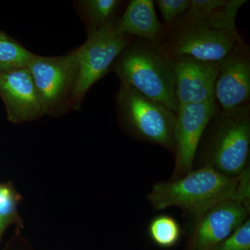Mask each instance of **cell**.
<instances>
[{
    "mask_svg": "<svg viewBox=\"0 0 250 250\" xmlns=\"http://www.w3.org/2000/svg\"><path fill=\"white\" fill-rule=\"evenodd\" d=\"M246 0H228L209 17L188 20L181 17L169 26L160 45L168 56H188L218 62L243 39L236 28V17Z\"/></svg>",
    "mask_w": 250,
    "mask_h": 250,
    "instance_id": "1",
    "label": "cell"
},
{
    "mask_svg": "<svg viewBox=\"0 0 250 250\" xmlns=\"http://www.w3.org/2000/svg\"><path fill=\"white\" fill-rule=\"evenodd\" d=\"M238 180L210 166H199L180 178L154 184L147 200L154 210L178 207L195 221L218 204L236 201Z\"/></svg>",
    "mask_w": 250,
    "mask_h": 250,
    "instance_id": "2",
    "label": "cell"
},
{
    "mask_svg": "<svg viewBox=\"0 0 250 250\" xmlns=\"http://www.w3.org/2000/svg\"><path fill=\"white\" fill-rule=\"evenodd\" d=\"M250 150L249 104L219 109L204 133L196 156L199 166H210L225 175L237 177L250 166Z\"/></svg>",
    "mask_w": 250,
    "mask_h": 250,
    "instance_id": "3",
    "label": "cell"
},
{
    "mask_svg": "<svg viewBox=\"0 0 250 250\" xmlns=\"http://www.w3.org/2000/svg\"><path fill=\"white\" fill-rule=\"evenodd\" d=\"M113 65L121 83L132 87L171 111H178L170 59L160 43L143 39L130 41Z\"/></svg>",
    "mask_w": 250,
    "mask_h": 250,
    "instance_id": "4",
    "label": "cell"
},
{
    "mask_svg": "<svg viewBox=\"0 0 250 250\" xmlns=\"http://www.w3.org/2000/svg\"><path fill=\"white\" fill-rule=\"evenodd\" d=\"M118 101L123 119L133 136L173 153L175 112L124 83H121Z\"/></svg>",
    "mask_w": 250,
    "mask_h": 250,
    "instance_id": "5",
    "label": "cell"
},
{
    "mask_svg": "<svg viewBox=\"0 0 250 250\" xmlns=\"http://www.w3.org/2000/svg\"><path fill=\"white\" fill-rule=\"evenodd\" d=\"M114 23V22H113ZM113 24L89 31L86 42L77 49L78 72L71 93V103L77 108L90 87L104 76L131 37L118 32Z\"/></svg>",
    "mask_w": 250,
    "mask_h": 250,
    "instance_id": "6",
    "label": "cell"
},
{
    "mask_svg": "<svg viewBox=\"0 0 250 250\" xmlns=\"http://www.w3.org/2000/svg\"><path fill=\"white\" fill-rule=\"evenodd\" d=\"M219 106L215 100L179 106L174 128V168L170 180L193 170L200 141Z\"/></svg>",
    "mask_w": 250,
    "mask_h": 250,
    "instance_id": "7",
    "label": "cell"
},
{
    "mask_svg": "<svg viewBox=\"0 0 250 250\" xmlns=\"http://www.w3.org/2000/svg\"><path fill=\"white\" fill-rule=\"evenodd\" d=\"M46 113L62 104L70 90L72 93L78 72L77 52L58 57L34 55L27 65Z\"/></svg>",
    "mask_w": 250,
    "mask_h": 250,
    "instance_id": "8",
    "label": "cell"
},
{
    "mask_svg": "<svg viewBox=\"0 0 250 250\" xmlns=\"http://www.w3.org/2000/svg\"><path fill=\"white\" fill-rule=\"evenodd\" d=\"M214 87V98L221 109L249 104L250 50L242 40L220 62Z\"/></svg>",
    "mask_w": 250,
    "mask_h": 250,
    "instance_id": "9",
    "label": "cell"
},
{
    "mask_svg": "<svg viewBox=\"0 0 250 250\" xmlns=\"http://www.w3.org/2000/svg\"><path fill=\"white\" fill-rule=\"evenodd\" d=\"M174 75L176 98L179 106L215 100L218 62L198 60L188 56H168Z\"/></svg>",
    "mask_w": 250,
    "mask_h": 250,
    "instance_id": "10",
    "label": "cell"
},
{
    "mask_svg": "<svg viewBox=\"0 0 250 250\" xmlns=\"http://www.w3.org/2000/svg\"><path fill=\"white\" fill-rule=\"evenodd\" d=\"M250 212L234 200L212 207L195 220L185 250H212L231 234L247 219Z\"/></svg>",
    "mask_w": 250,
    "mask_h": 250,
    "instance_id": "11",
    "label": "cell"
},
{
    "mask_svg": "<svg viewBox=\"0 0 250 250\" xmlns=\"http://www.w3.org/2000/svg\"><path fill=\"white\" fill-rule=\"evenodd\" d=\"M0 95L10 121L23 123L45 114L34 81L27 67L0 71Z\"/></svg>",
    "mask_w": 250,
    "mask_h": 250,
    "instance_id": "12",
    "label": "cell"
},
{
    "mask_svg": "<svg viewBox=\"0 0 250 250\" xmlns=\"http://www.w3.org/2000/svg\"><path fill=\"white\" fill-rule=\"evenodd\" d=\"M154 4L152 0H131L113 26L123 35L161 43L166 29L158 19Z\"/></svg>",
    "mask_w": 250,
    "mask_h": 250,
    "instance_id": "13",
    "label": "cell"
},
{
    "mask_svg": "<svg viewBox=\"0 0 250 250\" xmlns=\"http://www.w3.org/2000/svg\"><path fill=\"white\" fill-rule=\"evenodd\" d=\"M148 233L152 241L163 248H172L178 243L182 230L178 222L168 215H161L151 220Z\"/></svg>",
    "mask_w": 250,
    "mask_h": 250,
    "instance_id": "14",
    "label": "cell"
},
{
    "mask_svg": "<svg viewBox=\"0 0 250 250\" xmlns=\"http://www.w3.org/2000/svg\"><path fill=\"white\" fill-rule=\"evenodd\" d=\"M121 1L118 0H88L83 1V9L89 22L90 30L95 31L111 25Z\"/></svg>",
    "mask_w": 250,
    "mask_h": 250,
    "instance_id": "15",
    "label": "cell"
},
{
    "mask_svg": "<svg viewBox=\"0 0 250 250\" xmlns=\"http://www.w3.org/2000/svg\"><path fill=\"white\" fill-rule=\"evenodd\" d=\"M34 54L0 32V65L5 69L27 66Z\"/></svg>",
    "mask_w": 250,
    "mask_h": 250,
    "instance_id": "16",
    "label": "cell"
},
{
    "mask_svg": "<svg viewBox=\"0 0 250 250\" xmlns=\"http://www.w3.org/2000/svg\"><path fill=\"white\" fill-rule=\"evenodd\" d=\"M18 197L11 188L0 184V238L17 218Z\"/></svg>",
    "mask_w": 250,
    "mask_h": 250,
    "instance_id": "17",
    "label": "cell"
},
{
    "mask_svg": "<svg viewBox=\"0 0 250 250\" xmlns=\"http://www.w3.org/2000/svg\"><path fill=\"white\" fill-rule=\"evenodd\" d=\"M212 250H250V218Z\"/></svg>",
    "mask_w": 250,
    "mask_h": 250,
    "instance_id": "18",
    "label": "cell"
},
{
    "mask_svg": "<svg viewBox=\"0 0 250 250\" xmlns=\"http://www.w3.org/2000/svg\"><path fill=\"white\" fill-rule=\"evenodd\" d=\"M228 0H190L187 12L182 16L188 20L209 17L226 4Z\"/></svg>",
    "mask_w": 250,
    "mask_h": 250,
    "instance_id": "19",
    "label": "cell"
},
{
    "mask_svg": "<svg viewBox=\"0 0 250 250\" xmlns=\"http://www.w3.org/2000/svg\"><path fill=\"white\" fill-rule=\"evenodd\" d=\"M190 1V0H157L154 2L160 10L164 22L170 26L187 12Z\"/></svg>",
    "mask_w": 250,
    "mask_h": 250,
    "instance_id": "20",
    "label": "cell"
},
{
    "mask_svg": "<svg viewBox=\"0 0 250 250\" xmlns=\"http://www.w3.org/2000/svg\"><path fill=\"white\" fill-rule=\"evenodd\" d=\"M236 202L241 203L248 211L250 208V166L238 176Z\"/></svg>",
    "mask_w": 250,
    "mask_h": 250,
    "instance_id": "21",
    "label": "cell"
},
{
    "mask_svg": "<svg viewBox=\"0 0 250 250\" xmlns=\"http://www.w3.org/2000/svg\"><path fill=\"white\" fill-rule=\"evenodd\" d=\"M6 70V69H5L4 67L2 66V65H0V71H1V70Z\"/></svg>",
    "mask_w": 250,
    "mask_h": 250,
    "instance_id": "22",
    "label": "cell"
}]
</instances>
